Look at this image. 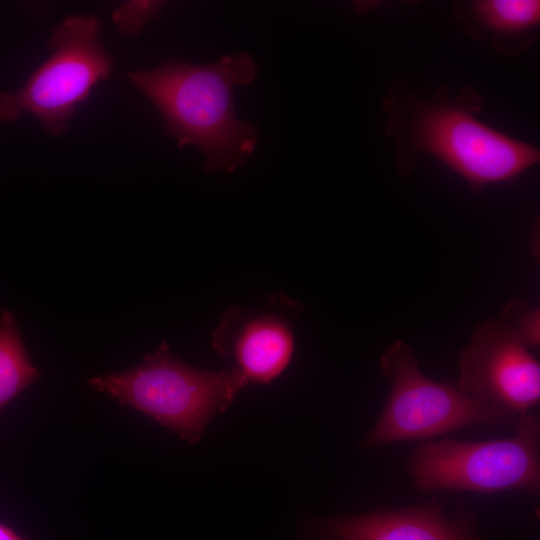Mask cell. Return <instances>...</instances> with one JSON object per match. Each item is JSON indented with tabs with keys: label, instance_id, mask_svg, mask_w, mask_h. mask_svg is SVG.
<instances>
[{
	"label": "cell",
	"instance_id": "8992f818",
	"mask_svg": "<svg viewBox=\"0 0 540 540\" xmlns=\"http://www.w3.org/2000/svg\"><path fill=\"white\" fill-rule=\"evenodd\" d=\"M101 30V21L90 15L60 22L48 41L51 56L21 88L0 93V122L15 121L28 112L47 133L65 132L76 107L110 75L114 58L104 48Z\"/></svg>",
	"mask_w": 540,
	"mask_h": 540
},
{
	"label": "cell",
	"instance_id": "4fadbf2b",
	"mask_svg": "<svg viewBox=\"0 0 540 540\" xmlns=\"http://www.w3.org/2000/svg\"><path fill=\"white\" fill-rule=\"evenodd\" d=\"M163 1H129L112 13L118 30L126 36L137 35L161 11Z\"/></svg>",
	"mask_w": 540,
	"mask_h": 540
},
{
	"label": "cell",
	"instance_id": "5b68a950",
	"mask_svg": "<svg viewBox=\"0 0 540 540\" xmlns=\"http://www.w3.org/2000/svg\"><path fill=\"white\" fill-rule=\"evenodd\" d=\"M516 435L505 439L465 442L445 439L418 446L407 472L419 491L460 490L495 493L540 491V422L521 415Z\"/></svg>",
	"mask_w": 540,
	"mask_h": 540
},
{
	"label": "cell",
	"instance_id": "ba28073f",
	"mask_svg": "<svg viewBox=\"0 0 540 540\" xmlns=\"http://www.w3.org/2000/svg\"><path fill=\"white\" fill-rule=\"evenodd\" d=\"M301 303L277 292L255 307L234 305L212 332L213 348L235 363L245 382L266 384L279 376L294 352V324Z\"/></svg>",
	"mask_w": 540,
	"mask_h": 540
},
{
	"label": "cell",
	"instance_id": "277c9868",
	"mask_svg": "<svg viewBox=\"0 0 540 540\" xmlns=\"http://www.w3.org/2000/svg\"><path fill=\"white\" fill-rule=\"evenodd\" d=\"M382 373L391 379L385 407L363 448L428 439L473 425L515 427L521 415L486 405L465 396L457 387L426 378L411 346L393 343L380 360Z\"/></svg>",
	"mask_w": 540,
	"mask_h": 540
},
{
	"label": "cell",
	"instance_id": "30bf717a",
	"mask_svg": "<svg viewBox=\"0 0 540 540\" xmlns=\"http://www.w3.org/2000/svg\"><path fill=\"white\" fill-rule=\"evenodd\" d=\"M39 377L23 345L14 315H0V411Z\"/></svg>",
	"mask_w": 540,
	"mask_h": 540
},
{
	"label": "cell",
	"instance_id": "9c48e42d",
	"mask_svg": "<svg viewBox=\"0 0 540 540\" xmlns=\"http://www.w3.org/2000/svg\"><path fill=\"white\" fill-rule=\"evenodd\" d=\"M320 526L337 540H478L469 516L447 517L436 499L399 510L335 516Z\"/></svg>",
	"mask_w": 540,
	"mask_h": 540
},
{
	"label": "cell",
	"instance_id": "6da1fadb",
	"mask_svg": "<svg viewBox=\"0 0 540 540\" xmlns=\"http://www.w3.org/2000/svg\"><path fill=\"white\" fill-rule=\"evenodd\" d=\"M257 72L253 58L238 52L206 65L173 59L127 75L162 114L166 134L205 153L207 173H232L253 154L258 130L237 118L233 88L251 83Z\"/></svg>",
	"mask_w": 540,
	"mask_h": 540
},
{
	"label": "cell",
	"instance_id": "52a82bcc",
	"mask_svg": "<svg viewBox=\"0 0 540 540\" xmlns=\"http://www.w3.org/2000/svg\"><path fill=\"white\" fill-rule=\"evenodd\" d=\"M458 389L467 397L524 415L539 403L540 366L501 321L479 326L460 354Z\"/></svg>",
	"mask_w": 540,
	"mask_h": 540
},
{
	"label": "cell",
	"instance_id": "7c38bea8",
	"mask_svg": "<svg viewBox=\"0 0 540 540\" xmlns=\"http://www.w3.org/2000/svg\"><path fill=\"white\" fill-rule=\"evenodd\" d=\"M539 309L528 310L518 300L511 301L502 311L501 322L528 347L539 346Z\"/></svg>",
	"mask_w": 540,
	"mask_h": 540
},
{
	"label": "cell",
	"instance_id": "8fae6325",
	"mask_svg": "<svg viewBox=\"0 0 540 540\" xmlns=\"http://www.w3.org/2000/svg\"><path fill=\"white\" fill-rule=\"evenodd\" d=\"M474 18L499 36L526 32L539 22L540 2L536 0H483L472 5Z\"/></svg>",
	"mask_w": 540,
	"mask_h": 540
},
{
	"label": "cell",
	"instance_id": "7a4b0ae2",
	"mask_svg": "<svg viewBox=\"0 0 540 540\" xmlns=\"http://www.w3.org/2000/svg\"><path fill=\"white\" fill-rule=\"evenodd\" d=\"M465 93L451 101L420 99L393 111L389 129L399 145L429 152L474 188L513 179L539 161V150L479 121L481 99Z\"/></svg>",
	"mask_w": 540,
	"mask_h": 540
},
{
	"label": "cell",
	"instance_id": "3957f363",
	"mask_svg": "<svg viewBox=\"0 0 540 540\" xmlns=\"http://www.w3.org/2000/svg\"><path fill=\"white\" fill-rule=\"evenodd\" d=\"M88 384L153 418L189 443L197 442L211 419L247 386L234 368L210 372L182 362L166 342L139 365L92 377Z\"/></svg>",
	"mask_w": 540,
	"mask_h": 540
},
{
	"label": "cell",
	"instance_id": "5bb4252c",
	"mask_svg": "<svg viewBox=\"0 0 540 540\" xmlns=\"http://www.w3.org/2000/svg\"><path fill=\"white\" fill-rule=\"evenodd\" d=\"M0 540H24L13 529L0 522Z\"/></svg>",
	"mask_w": 540,
	"mask_h": 540
}]
</instances>
